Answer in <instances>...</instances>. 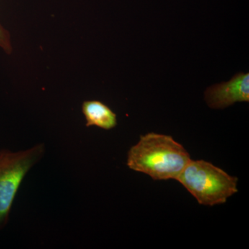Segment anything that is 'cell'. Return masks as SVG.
Returning <instances> with one entry per match:
<instances>
[{"label": "cell", "mask_w": 249, "mask_h": 249, "mask_svg": "<svg viewBox=\"0 0 249 249\" xmlns=\"http://www.w3.org/2000/svg\"><path fill=\"white\" fill-rule=\"evenodd\" d=\"M191 160L188 152L171 136L150 132L141 136L129 149L127 165L154 180H177Z\"/></svg>", "instance_id": "obj_1"}, {"label": "cell", "mask_w": 249, "mask_h": 249, "mask_svg": "<svg viewBox=\"0 0 249 249\" xmlns=\"http://www.w3.org/2000/svg\"><path fill=\"white\" fill-rule=\"evenodd\" d=\"M177 180L205 206L224 204L238 191V178L204 160H190Z\"/></svg>", "instance_id": "obj_2"}, {"label": "cell", "mask_w": 249, "mask_h": 249, "mask_svg": "<svg viewBox=\"0 0 249 249\" xmlns=\"http://www.w3.org/2000/svg\"><path fill=\"white\" fill-rule=\"evenodd\" d=\"M45 152L42 143L22 151L0 150V231L9 222L15 198L26 175Z\"/></svg>", "instance_id": "obj_3"}, {"label": "cell", "mask_w": 249, "mask_h": 249, "mask_svg": "<svg viewBox=\"0 0 249 249\" xmlns=\"http://www.w3.org/2000/svg\"><path fill=\"white\" fill-rule=\"evenodd\" d=\"M213 109H224L237 102H249V73H238L229 81L212 85L204 93Z\"/></svg>", "instance_id": "obj_4"}, {"label": "cell", "mask_w": 249, "mask_h": 249, "mask_svg": "<svg viewBox=\"0 0 249 249\" xmlns=\"http://www.w3.org/2000/svg\"><path fill=\"white\" fill-rule=\"evenodd\" d=\"M87 127L96 126L110 130L117 125V116L110 108L99 101H87L82 105Z\"/></svg>", "instance_id": "obj_5"}, {"label": "cell", "mask_w": 249, "mask_h": 249, "mask_svg": "<svg viewBox=\"0 0 249 249\" xmlns=\"http://www.w3.org/2000/svg\"><path fill=\"white\" fill-rule=\"evenodd\" d=\"M0 48L6 54L12 53L13 45L11 43V35L7 29L3 27L0 22Z\"/></svg>", "instance_id": "obj_6"}]
</instances>
